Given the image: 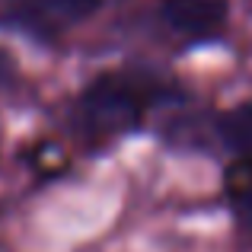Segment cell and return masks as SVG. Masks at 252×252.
<instances>
[{
  "mask_svg": "<svg viewBox=\"0 0 252 252\" xmlns=\"http://www.w3.org/2000/svg\"><path fill=\"white\" fill-rule=\"evenodd\" d=\"M157 86L137 77L125 74H109L99 77L83 90L74 109V125L90 144L115 141L141 125L144 112L154 105Z\"/></svg>",
  "mask_w": 252,
  "mask_h": 252,
  "instance_id": "1",
  "label": "cell"
},
{
  "mask_svg": "<svg viewBox=\"0 0 252 252\" xmlns=\"http://www.w3.org/2000/svg\"><path fill=\"white\" fill-rule=\"evenodd\" d=\"M163 16L179 35L204 42L223 29L227 0H163Z\"/></svg>",
  "mask_w": 252,
  "mask_h": 252,
  "instance_id": "2",
  "label": "cell"
},
{
  "mask_svg": "<svg viewBox=\"0 0 252 252\" xmlns=\"http://www.w3.org/2000/svg\"><path fill=\"white\" fill-rule=\"evenodd\" d=\"M16 6L26 23L58 32L86 19L99 6V0H16Z\"/></svg>",
  "mask_w": 252,
  "mask_h": 252,
  "instance_id": "3",
  "label": "cell"
},
{
  "mask_svg": "<svg viewBox=\"0 0 252 252\" xmlns=\"http://www.w3.org/2000/svg\"><path fill=\"white\" fill-rule=\"evenodd\" d=\"M220 134L240 157H249L252 160V102H246V105H240V109L223 115Z\"/></svg>",
  "mask_w": 252,
  "mask_h": 252,
  "instance_id": "4",
  "label": "cell"
},
{
  "mask_svg": "<svg viewBox=\"0 0 252 252\" xmlns=\"http://www.w3.org/2000/svg\"><path fill=\"white\" fill-rule=\"evenodd\" d=\"M236 211H240V220L246 223V230H252V185L236 195Z\"/></svg>",
  "mask_w": 252,
  "mask_h": 252,
  "instance_id": "5",
  "label": "cell"
},
{
  "mask_svg": "<svg viewBox=\"0 0 252 252\" xmlns=\"http://www.w3.org/2000/svg\"><path fill=\"white\" fill-rule=\"evenodd\" d=\"M3 70H6V58L0 55V80H3Z\"/></svg>",
  "mask_w": 252,
  "mask_h": 252,
  "instance_id": "6",
  "label": "cell"
}]
</instances>
